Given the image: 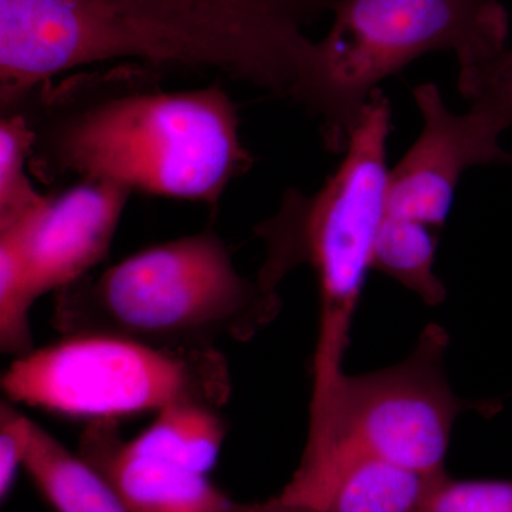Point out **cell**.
Masks as SVG:
<instances>
[{"instance_id": "cell-1", "label": "cell", "mask_w": 512, "mask_h": 512, "mask_svg": "<svg viewBox=\"0 0 512 512\" xmlns=\"http://www.w3.org/2000/svg\"><path fill=\"white\" fill-rule=\"evenodd\" d=\"M33 133L29 170L43 183L106 181L217 208L254 157L237 106L218 84L163 87L160 66L124 63L36 87L13 109Z\"/></svg>"}, {"instance_id": "cell-2", "label": "cell", "mask_w": 512, "mask_h": 512, "mask_svg": "<svg viewBox=\"0 0 512 512\" xmlns=\"http://www.w3.org/2000/svg\"><path fill=\"white\" fill-rule=\"evenodd\" d=\"M278 289L241 275L211 229L143 249L55 292L64 336H109L170 350L248 342L278 318Z\"/></svg>"}, {"instance_id": "cell-3", "label": "cell", "mask_w": 512, "mask_h": 512, "mask_svg": "<svg viewBox=\"0 0 512 512\" xmlns=\"http://www.w3.org/2000/svg\"><path fill=\"white\" fill-rule=\"evenodd\" d=\"M390 101L377 89L350 137L342 163L313 195L286 192L275 217L255 229L266 258L258 278L278 289L301 265L319 285V333L313 353V392L328 390L343 375L353 316L373 269L377 234L386 214Z\"/></svg>"}, {"instance_id": "cell-4", "label": "cell", "mask_w": 512, "mask_h": 512, "mask_svg": "<svg viewBox=\"0 0 512 512\" xmlns=\"http://www.w3.org/2000/svg\"><path fill=\"white\" fill-rule=\"evenodd\" d=\"M332 15L303 107L335 153L387 77L434 52H453L460 67L483 62L503 52L510 25L500 0H336Z\"/></svg>"}, {"instance_id": "cell-5", "label": "cell", "mask_w": 512, "mask_h": 512, "mask_svg": "<svg viewBox=\"0 0 512 512\" xmlns=\"http://www.w3.org/2000/svg\"><path fill=\"white\" fill-rule=\"evenodd\" d=\"M123 57L214 69L303 104L316 42L305 29L336 0H101Z\"/></svg>"}, {"instance_id": "cell-6", "label": "cell", "mask_w": 512, "mask_h": 512, "mask_svg": "<svg viewBox=\"0 0 512 512\" xmlns=\"http://www.w3.org/2000/svg\"><path fill=\"white\" fill-rule=\"evenodd\" d=\"M448 345L446 329L431 323L397 365L365 375L343 373L329 390L312 394L301 460L367 456L424 477L446 473L457 417L494 410L453 393L444 370Z\"/></svg>"}, {"instance_id": "cell-7", "label": "cell", "mask_w": 512, "mask_h": 512, "mask_svg": "<svg viewBox=\"0 0 512 512\" xmlns=\"http://www.w3.org/2000/svg\"><path fill=\"white\" fill-rule=\"evenodd\" d=\"M2 387L10 402L93 423L158 413L178 403L222 409L232 380L218 349H158L74 335L13 360Z\"/></svg>"}, {"instance_id": "cell-8", "label": "cell", "mask_w": 512, "mask_h": 512, "mask_svg": "<svg viewBox=\"0 0 512 512\" xmlns=\"http://www.w3.org/2000/svg\"><path fill=\"white\" fill-rule=\"evenodd\" d=\"M413 96L423 130L390 170L384 215L440 232L463 174L477 165H510L512 153L500 144L505 128L483 111L453 113L433 83L414 87Z\"/></svg>"}, {"instance_id": "cell-9", "label": "cell", "mask_w": 512, "mask_h": 512, "mask_svg": "<svg viewBox=\"0 0 512 512\" xmlns=\"http://www.w3.org/2000/svg\"><path fill=\"white\" fill-rule=\"evenodd\" d=\"M131 194L106 181H77L0 234L18 242L40 296L57 292L107 255Z\"/></svg>"}, {"instance_id": "cell-10", "label": "cell", "mask_w": 512, "mask_h": 512, "mask_svg": "<svg viewBox=\"0 0 512 512\" xmlns=\"http://www.w3.org/2000/svg\"><path fill=\"white\" fill-rule=\"evenodd\" d=\"M433 478L367 456L301 460L278 494L241 512H416Z\"/></svg>"}, {"instance_id": "cell-11", "label": "cell", "mask_w": 512, "mask_h": 512, "mask_svg": "<svg viewBox=\"0 0 512 512\" xmlns=\"http://www.w3.org/2000/svg\"><path fill=\"white\" fill-rule=\"evenodd\" d=\"M79 454L113 488L128 512H241L207 474L146 456L123 439L119 421L89 423Z\"/></svg>"}, {"instance_id": "cell-12", "label": "cell", "mask_w": 512, "mask_h": 512, "mask_svg": "<svg viewBox=\"0 0 512 512\" xmlns=\"http://www.w3.org/2000/svg\"><path fill=\"white\" fill-rule=\"evenodd\" d=\"M23 470L56 512H128L80 454H73L37 423Z\"/></svg>"}, {"instance_id": "cell-13", "label": "cell", "mask_w": 512, "mask_h": 512, "mask_svg": "<svg viewBox=\"0 0 512 512\" xmlns=\"http://www.w3.org/2000/svg\"><path fill=\"white\" fill-rule=\"evenodd\" d=\"M227 433L221 409L178 403L156 413L153 423L128 444L138 453L207 474L220 457Z\"/></svg>"}, {"instance_id": "cell-14", "label": "cell", "mask_w": 512, "mask_h": 512, "mask_svg": "<svg viewBox=\"0 0 512 512\" xmlns=\"http://www.w3.org/2000/svg\"><path fill=\"white\" fill-rule=\"evenodd\" d=\"M440 232L419 222L384 215L377 234L373 269L390 276L430 306L440 305L447 291L434 274Z\"/></svg>"}, {"instance_id": "cell-15", "label": "cell", "mask_w": 512, "mask_h": 512, "mask_svg": "<svg viewBox=\"0 0 512 512\" xmlns=\"http://www.w3.org/2000/svg\"><path fill=\"white\" fill-rule=\"evenodd\" d=\"M35 133L20 111H6L0 121V231L13 227L46 204L26 175Z\"/></svg>"}, {"instance_id": "cell-16", "label": "cell", "mask_w": 512, "mask_h": 512, "mask_svg": "<svg viewBox=\"0 0 512 512\" xmlns=\"http://www.w3.org/2000/svg\"><path fill=\"white\" fill-rule=\"evenodd\" d=\"M40 298L28 262L16 239L0 234V349L16 359L32 353L30 312Z\"/></svg>"}, {"instance_id": "cell-17", "label": "cell", "mask_w": 512, "mask_h": 512, "mask_svg": "<svg viewBox=\"0 0 512 512\" xmlns=\"http://www.w3.org/2000/svg\"><path fill=\"white\" fill-rule=\"evenodd\" d=\"M458 90L470 109L483 111L507 130L512 126V49L460 67Z\"/></svg>"}, {"instance_id": "cell-18", "label": "cell", "mask_w": 512, "mask_h": 512, "mask_svg": "<svg viewBox=\"0 0 512 512\" xmlns=\"http://www.w3.org/2000/svg\"><path fill=\"white\" fill-rule=\"evenodd\" d=\"M416 512H512V480L434 477Z\"/></svg>"}, {"instance_id": "cell-19", "label": "cell", "mask_w": 512, "mask_h": 512, "mask_svg": "<svg viewBox=\"0 0 512 512\" xmlns=\"http://www.w3.org/2000/svg\"><path fill=\"white\" fill-rule=\"evenodd\" d=\"M33 424L10 402L0 404V497L5 501L15 485L20 468L25 467Z\"/></svg>"}, {"instance_id": "cell-20", "label": "cell", "mask_w": 512, "mask_h": 512, "mask_svg": "<svg viewBox=\"0 0 512 512\" xmlns=\"http://www.w3.org/2000/svg\"><path fill=\"white\" fill-rule=\"evenodd\" d=\"M510 167H512V157H511V161H510Z\"/></svg>"}]
</instances>
